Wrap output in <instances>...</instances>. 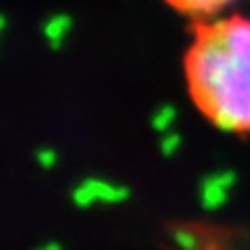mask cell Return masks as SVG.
Instances as JSON below:
<instances>
[{
    "instance_id": "cell-1",
    "label": "cell",
    "mask_w": 250,
    "mask_h": 250,
    "mask_svg": "<svg viewBox=\"0 0 250 250\" xmlns=\"http://www.w3.org/2000/svg\"><path fill=\"white\" fill-rule=\"evenodd\" d=\"M188 90L207 119L223 131H250V19L207 17L186 52Z\"/></svg>"
},
{
    "instance_id": "cell-2",
    "label": "cell",
    "mask_w": 250,
    "mask_h": 250,
    "mask_svg": "<svg viewBox=\"0 0 250 250\" xmlns=\"http://www.w3.org/2000/svg\"><path fill=\"white\" fill-rule=\"evenodd\" d=\"M169 4H173L177 11H182L186 15H192V17H213L217 11L225 9L228 4L236 2V0H167Z\"/></svg>"
}]
</instances>
